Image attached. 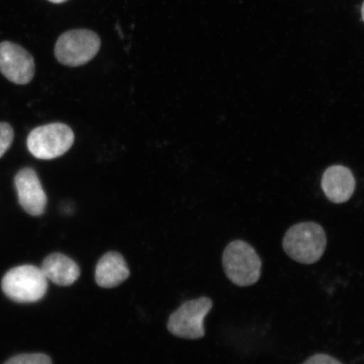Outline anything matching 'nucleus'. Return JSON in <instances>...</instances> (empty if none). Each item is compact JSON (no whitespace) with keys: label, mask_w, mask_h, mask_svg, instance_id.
<instances>
[{"label":"nucleus","mask_w":364,"mask_h":364,"mask_svg":"<svg viewBox=\"0 0 364 364\" xmlns=\"http://www.w3.org/2000/svg\"><path fill=\"white\" fill-rule=\"evenodd\" d=\"M321 188L331 203H343L352 198L356 180L348 167L332 166L322 176Z\"/></svg>","instance_id":"9"},{"label":"nucleus","mask_w":364,"mask_h":364,"mask_svg":"<svg viewBox=\"0 0 364 364\" xmlns=\"http://www.w3.org/2000/svg\"><path fill=\"white\" fill-rule=\"evenodd\" d=\"M48 287V279L42 269L31 265L12 268L2 280L4 293L18 303L38 301L47 293Z\"/></svg>","instance_id":"3"},{"label":"nucleus","mask_w":364,"mask_h":364,"mask_svg":"<svg viewBox=\"0 0 364 364\" xmlns=\"http://www.w3.org/2000/svg\"><path fill=\"white\" fill-rule=\"evenodd\" d=\"M4 364H52L51 358L43 353L21 354Z\"/></svg>","instance_id":"12"},{"label":"nucleus","mask_w":364,"mask_h":364,"mask_svg":"<svg viewBox=\"0 0 364 364\" xmlns=\"http://www.w3.org/2000/svg\"><path fill=\"white\" fill-rule=\"evenodd\" d=\"M101 48V39L92 31L77 29L59 36L54 53L58 61L68 67L85 65L97 56Z\"/></svg>","instance_id":"4"},{"label":"nucleus","mask_w":364,"mask_h":364,"mask_svg":"<svg viewBox=\"0 0 364 364\" xmlns=\"http://www.w3.org/2000/svg\"><path fill=\"white\" fill-rule=\"evenodd\" d=\"M303 364H343L338 359L324 353H318L309 358Z\"/></svg>","instance_id":"14"},{"label":"nucleus","mask_w":364,"mask_h":364,"mask_svg":"<svg viewBox=\"0 0 364 364\" xmlns=\"http://www.w3.org/2000/svg\"><path fill=\"white\" fill-rule=\"evenodd\" d=\"M129 275L125 259L116 252L105 254L95 267V282L103 289L115 288L129 279Z\"/></svg>","instance_id":"10"},{"label":"nucleus","mask_w":364,"mask_h":364,"mask_svg":"<svg viewBox=\"0 0 364 364\" xmlns=\"http://www.w3.org/2000/svg\"><path fill=\"white\" fill-rule=\"evenodd\" d=\"M14 139L12 127L6 122H0V158L8 151Z\"/></svg>","instance_id":"13"},{"label":"nucleus","mask_w":364,"mask_h":364,"mask_svg":"<svg viewBox=\"0 0 364 364\" xmlns=\"http://www.w3.org/2000/svg\"><path fill=\"white\" fill-rule=\"evenodd\" d=\"M362 17H363V21H364V2L363 4V7H362Z\"/></svg>","instance_id":"15"},{"label":"nucleus","mask_w":364,"mask_h":364,"mask_svg":"<svg viewBox=\"0 0 364 364\" xmlns=\"http://www.w3.org/2000/svg\"><path fill=\"white\" fill-rule=\"evenodd\" d=\"M0 72L14 84H28L35 75L34 59L21 46L3 42L0 43Z\"/></svg>","instance_id":"7"},{"label":"nucleus","mask_w":364,"mask_h":364,"mask_svg":"<svg viewBox=\"0 0 364 364\" xmlns=\"http://www.w3.org/2000/svg\"><path fill=\"white\" fill-rule=\"evenodd\" d=\"M15 185L23 209L33 216L43 215L48 198L36 171L31 168L20 171L16 176Z\"/></svg>","instance_id":"8"},{"label":"nucleus","mask_w":364,"mask_h":364,"mask_svg":"<svg viewBox=\"0 0 364 364\" xmlns=\"http://www.w3.org/2000/svg\"><path fill=\"white\" fill-rule=\"evenodd\" d=\"M326 245L325 230L315 222L294 225L286 232L283 240L285 253L294 261L307 265L320 260Z\"/></svg>","instance_id":"1"},{"label":"nucleus","mask_w":364,"mask_h":364,"mask_svg":"<svg viewBox=\"0 0 364 364\" xmlns=\"http://www.w3.org/2000/svg\"><path fill=\"white\" fill-rule=\"evenodd\" d=\"M74 142L75 134L70 127L56 122L31 131L27 138V147L34 157L47 161L62 156Z\"/></svg>","instance_id":"5"},{"label":"nucleus","mask_w":364,"mask_h":364,"mask_svg":"<svg viewBox=\"0 0 364 364\" xmlns=\"http://www.w3.org/2000/svg\"><path fill=\"white\" fill-rule=\"evenodd\" d=\"M41 269L48 279L59 286L72 285L80 276L77 263L61 253L49 255L45 258Z\"/></svg>","instance_id":"11"},{"label":"nucleus","mask_w":364,"mask_h":364,"mask_svg":"<svg viewBox=\"0 0 364 364\" xmlns=\"http://www.w3.org/2000/svg\"><path fill=\"white\" fill-rule=\"evenodd\" d=\"M213 308L212 300L207 297L191 300L171 314L168 330L171 334L186 339H200L205 335L203 321Z\"/></svg>","instance_id":"6"},{"label":"nucleus","mask_w":364,"mask_h":364,"mask_svg":"<svg viewBox=\"0 0 364 364\" xmlns=\"http://www.w3.org/2000/svg\"><path fill=\"white\" fill-rule=\"evenodd\" d=\"M222 262L228 279L236 286H252L260 279L261 258L245 241L237 240L228 245L223 253Z\"/></svg>","instance_id":"2"}]
</instances>
